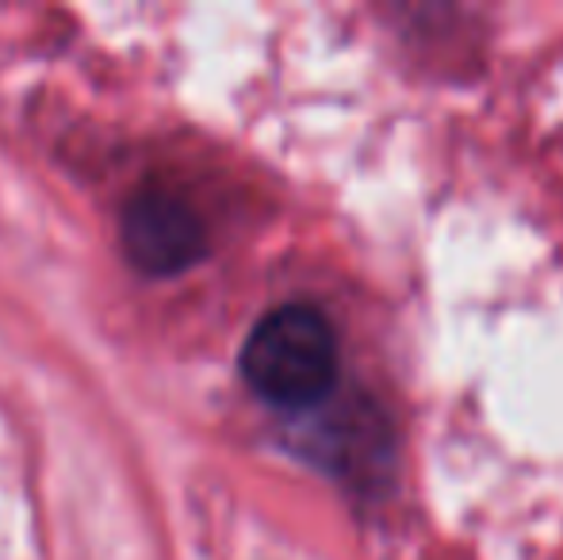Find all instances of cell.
<instances>
[{"label": "cell", "instance_id": "obj_1", "mask_svg": "<svg viewBox=\"0 0 563 560\" xmlns=\"http://www.w3.org/2000/svg\"><path fill=\"white\" fill-rule=\"evenodd\" d=\"M338 330L311 304H280L265 311L238 358L245 384L284 411L322 404L338 384Z\"/></svg>", "mask_w": 563, "mask_h": 560}, {"label": "cell", "instance_id": "obj_2", "mask_svg": "<svg viewBox=\"0 0 563 560\" xmlns=\"http://www.w3.org/2000/svg\"><path fill=\"white\" fill-rule=\"evenodd\" d=\"M119 242L146 277H177L208 254V231L192 204L165 185H142L119 216Z\"/></svg>", "mask_w": 563, "mask_h": 560}]
</instances>
